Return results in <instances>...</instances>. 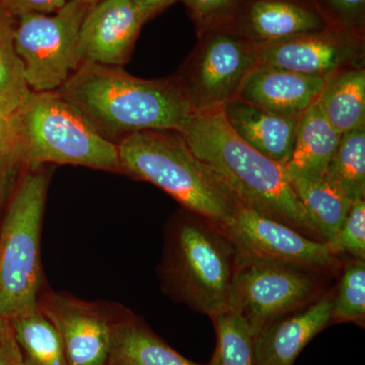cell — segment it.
Listing matches in <instances>:
<instances>
[{
    "label": "cell",
    "mask_w": 365,
    "mask_h": 365,
    "mask_svg": "<svg viewBox=\"0 0 365 365\" xmlns=\"http://www.w3.org/2000/svg\"><path fill=\"white\" fill-rule=\"evenodd\" d=\"M230 26L250 42L267 45L323 30L329 24L300 0H251L240 6Z\"/></svg>",
    "instance_id": "cell-15"
},
{
    "label": "cell",
    "mask_w": 365,
    "mask_h": 365,
    "mask_svg": "<svg viewBox=\"0 0 365 365\" xmlns=\"http://www.w3.org/2000/svg\"><path fill=\"white\" fill-rule=\"evenodd\" d=\"M16 19L0 9V95L25 100L30 88L14 44Z\"/></svg>",
    "instance_id": "cell-26"
},
{
    "label": "cell",
    "mask_w": 365,
    "mask_h": 365,
    "mask_svg": "<svg viewBox=\"0 0 365 365\" xmlns=\"http://www.w3.org/2000/svg\"><path fill=\"white\" fill-rule=\"evenodd\" d=\"M230 128L240 138L279 165L292 158L299 117L281 116L235 98L222 108Z\"/></svg>",
    "instance_id": "cell-17"
},
{
    "label": "cell",
    "mask_w": 365,
    "mask_h": 365,
    "mask_svg": "<svg viewBox=\"0 0 365 365\" xmlns=\"http://www.w3.org/2000/svg\"><path fill=\"white\" fill-rule=\"evenodd\" d=\"M196 26L198 38L232 26L242 0H181Z\"/></svg>",
    "instance_id": "cell-27"
},
{
    "label": "cell",
    "mask_w": 365,
    "mask_h": 365,
    "mask_svg": "<svg viewBox=\"0 0 365 365\" xmlns=\"http://www.w3.org/2000/svg\"><path fill=\"white\" fill-rule=\"evenodd\" d=\"M112 365L201 364L173 349L140 317L125 307L115 331Z\"/></svg>",
    "instance_id": "cell-19"
},
{
    "label": "cell",
    "mask_w": 365,
    "mask_h": 365,
    "mask_svg": "<svg viewBox=\"0 0 365 365\" xmlns=\"http://www.w3.org/2000/svg\"><path fill=\"white\" fill-rule=\"evenodd\" d=\"M259 66L276 67L326 79L349 67L364 66V36L329 26L267 45H257Z\"/></svg>",
    "instance_id": "cell-12"
},
{
    "label": "cell",
    "mask_w": 365,
    "mask_h": 365,
    "mask_svg": "<svg viewBox=\"0 0 365 365\" xmlns=\"http://www.w3.org/2000/svg\"><path fill=\"white\" fill-rule=\"evenodd\" d=\"M50 174L25 169L9 197L0 228V319L38 306L43 292L41 234Z\"/></svg>",
    "instance_id": "cell-6"
},
{
    "label": "cell",
    "mask_w": 365,
    "mask_h": 365,
    "mask_svg": "<svg viewBox=\"0 0 365 365\" xmlns=\"http://www.w3.org/2000/svg\"><path fill=\"white\" fill-rule=\"evenodd\" d=\"M325 79L270 66H257L237 98L281 116L299 117L318 100Z\"/></svg>",
    "instance_id": "cell-16"
},
{
    "label": "cell",
    "mask_w": 365,
    "mask_h": 365,
    "mask_svg": "<svg viewBox=\"0 0 365 365\" xmlns=\"http://www.w3.org/2000/svg\"><path fill=\"white\" fill-rule=\"evenodd\" d=\"M58 91L116 144L139 131L181 132L197 113L177 74L144 79L122 67L83 63Z\"/></svg>",
    "instance_id": "cell-1"
},
{
    "label": "cell",
    "mask_w": 365,
    "mask_h": 365,
    "mask_svg": "<svg viewBox=\"0 0 365 365\" xmlns=\"http://www.w3.org/2000/svg\"><path fill=\"white\" fill-rule=\"evenodd\" d=\"M334 289L299 311L264 327L254 340L258 365H294L299 353L327 327L333 325Z\"/></svg>",
    "instance_id": "cell-14"
},
{
    "label": "cell",
    "mask_w": 365,
    "mask_h": 365,
    "mask_svg": "<svg viewBox=\"0 0 365 365\" xmlns=\"http://www.w3.org/2000/svg\"><path fill=\"white\" fill-rule=\"evenodd\" d=\"M341 271L339 284L334 288L333 324L364 327L365 260L352 259Z\"/></svg>",
    "instance_id": "cell-25"
},
{
    "label": "cell",
    "mask_w": 365,
    "mask_h": 365,
    "mask_svg": "<svg viewBox=\"0 0 365 365\" xmlns=\"http://www.w3.org/2000/svg\"><path fill=\"white\" fill-rule=\"evenodd\" d=\"M83 1L86 2V4H90V6H93V4H97L100 0H83Z\"/></svg>",
    "instance_id": "cell-36"
},
{
    "label": "cell",
    "mask_w": 365,
    "mask_h": 365,
    "mask_svg": "<svg viewBox=\"0 0 365 365\" xmlns=\"http://www.w3.org/2000/svg\"><path fill=\"white\" fill-rule=\"evenodd\" d=\"M122 174L151 182L182 208L222 227L232 218L235 201L230 192L175 130H144L117 143Z\"/></svg>",
    "instance_id": "cell-5"
},
{
    "label": "cell",
    "mask_w": 365,
    "mask_h": 365,
    "mask_svg": "<svg viewBox=\"0 0 365 365\" xmlns=\"http://www.w3.org/2000/svg\"><path fill=\"white\" fill-rule=\"evenodd\" d=\"M25 168L11 151H0V208L11 195Z\"/></svg>",
    "instance_id": "cell-31"
},
{
    "label": "cell",
    "mask_w": 365,
    "mask_h": 365,
    "mask_svg": "<svg viewBox=\"0 0 365 365\" xmlns=\"http://www.w3.org/2000/svg\"><path fill=\"white\" fill-rule=\"evenodd\" d=\"M0 365H24L20 349L9 328V322L4 335L0 338Z\"/></svg>",
    "instance_id": "cell-33"
},
{
    "label": "cell",
    "mask_w": 365,
    "mask_h": 365,
    "mask_svg": "<svg viewBox=\"0 0 365 365\" xmlns=\"http://www.w3.org/2000/svg\"><path fill=\"white\" fill-rule=\"evenodd\" d=\"M180 133L235 200L324 242L318 225L292 189L285 168L240 138L222 109L197 112Z\"/></svg>",
    "instance_id": "cell-2"
},
{
    "label": "cell",
    "mask_w": 365,
    "mask_h": 365,
    "mask_svg": "<svg viewBox=\"0 0 365 365\" xmlns=\"http://www.w3.org/2000/svg\"><path fill=\"white\" fill-rule=\"evenodd\" d=\"M235 201L232 218L222 228L235 250L237 262H266L307 269L326 276L341 272L343 265L326 242L300 234Z\"/></svg>",
    "instance_id": "cell-10"
},
{
    "label": "cell",
    "mask_w": 365,
    "mask_h": 365,
    "mask_svg": "<svg viewBox=\"0 0 365 365\" xmlns=\"http://www.w3.org/2000/svg\"><path fill=\"white\" fill-rule=\"evenodd\" d=\"M211 319L216 346L207 365H258L253 335L241 314L227 309Z\"/></svg>",
    "instance_id": "cell-24"
},
{
    "label": "cell",
    "mask_w": 365,
    "mask_h": 365,
    "mask_svg": "<svg viewBox=\"0 0 365 365\" xmlns=\"http://www.w3.org/2000/svg\"><path fill=\"white\" fill-rule=\"evenodd\" d=\"M68 0H0V9L16 19L25 14L55 13Z\"/></svg>",
    "instance_id": "cell-30"
},
{
    "label": "cell",
    "mask_w": 365,
    "mask_h": 365,
    "mask_svg": "<svg viewBox=\"0 0 365 365\" xmlns=\"http://www.w3.org/2000/svg\"><path fill=\"white\" fill-rule=\"evenodd\" d=\"M318 103L341 135L365 127V69L349 67L324 81Z\"/></svg>",
    "instance_id": "cell-20"
},
{
    "label": "cell",
    "mask_w": 365,
    "mask_h": 365,
    "mask_svg": "<svg viewBox=\"0 0 365 365\" xmlns=\"http://www.w3.org/2000/svg\"><path fill=\"white\" fill-rule=\"evenodd\" d=\"M288 179L300 203L318 225L324 242L329 241L342 227L353 203L334 189L325 177Z\"/></svg>",
    "instance_id": "cell-22"
},
{
    "label": "cell",
    "mask_w": 365,
    "mask_h": 365,
    "mask_svg": "<svg viewBox=\"0 0 365 365\" xmlns=\"http://www.w3.org/2000/svg\"><path fill=\"white\" fill-rule=\"evenodd\" d=\"M38 306L58 331L69 365H112L115 331L125 307L43 292Z\"/></svg>",
    "instance_id": "cell-11"
},
{
    "label": "cell",
    "mask_w": 365,
    "mask_h": 365,
    "mask_svg": "<svg viewBox=\"0 0 365 365\" xmlns=\"http://www.w3.org/2000/svg\"><path fill=\"white\" fill-rule=\"evenodd\" d=\"M338 19L336 28L364 36L365 0H323Z\"/></svg>",
    "instance_id": "cell-29"
},
{
    "label": "cell",
    "mask_w": 365,
    "mask_h": 365,
    "mask_svg": "<svg viewBox=\"0 0 365 365\" xmlns=\"http://www.w3.org/2000/svg\"><path fill=\"white\" fill-rule=\"evenodd\" d=\"M235 266V250L220 225L184 208L170 218L158 271L170 299L213 318L227 309Z\"/></svg>",
    "instance_id": "cell-3"
},
{
    "label": "cell",
    "mask_w": 365,
    "mask_h": 365,
    "mask_svg": "<svg viewBox=\"0 0 365 365\" xmlns=\"http://www.w3.org/2000/svg\"><path fill=\"white\" fill-rule=\"evenodd\" d=\"M325 180L354 203L365 199V127L342 134Z\"/></svg>",
    "instance_id": "cell-23"
},
{
    "label": "cell",
    "mask_w": 365,
    "mask_h": 365,
    "mask_svg": "<svg viewBox=\"0 0 365 365\" xmlns=\"http://www.w3.org/2000/svg\"><path fill=\"white\" fill-rule=\"evenodd\" d=\"M326 244L336 256L347 254L365 260V199L352 204L342 227Z\"/></svg>",
    "instance_id": "cell-28"
},
{
    "label": "cell",
    "mask_w": 365,
    "mask_h": 365,
    "mask_svg": "<svg viewBox=\"0 0 365 365\" xmlns=\"http://www.w3.org/2000/svg\"><path fill=\"white\" fill-rule=\"evenodd\" d=\"M23 101L0 95V151H7L11 121Z\"/></svg>",
    "instance_id": "cell-32"
},
{
    "label": "cell",
    "mask_w": 365,
    "mask_h": 365,
    "mask_svg": "<svg viewBox=\"0 0 365 365\" xmlns=\"http://www.w3.org/2000/svg\"><path fill=\"white\" fill-rule=\"evenodd\" d=\"M144 23L134 0H100L93 4L79 29L81 63L125 66Z\"/></svg>",
    "instance_id": "cell-13"
},
{
    "label": "cell",
    "mask_w": 365,
    "mask_h": 365,
    "mask_svg": "<svg viewBox=\"0 0 365 365\" xmlns=\"http://www.w3.org/2000/svg\"><path fill=\"white\" fill-rule=\"evenodd\" d=\"M7 151L25 169L57 163L122 174L117 144L101 135L59 91H30L11 121Z\"/></svg>",
    "instance_id": "cell-4"
},
{
    "label": "cell",
    "mask_w": 365,
    "mask_h": 365,
    "mask_svg": "<svg viewBox=\"0 0 365 365\" xmlns=\"http://www.w3.org/2000/svg\"><path fill=\"white\" fill-rule=\"evenodd\" d=\"M341 136L327 120L316 101L297 121L294 151L284 167L288 176L325 177Z\"/></svg>",
    "instance_id": "cell-18"
},
{
    "label": "cell",
    "mask_w": 365,
    "mask_h": 365,
    "mask_svg": "<svg viewBox=\"0 0 365 365\" xmlns=\"http://www.w3.org/2000/svg\"><path fill=\"white\" fill-rule=\"evenodd\" d=\"M257 66V45L230 26L199 38L177 76L196 111L205 112L237 98L245 78Z\"/></svg>",
    "instance_id": "cell-9"
},
{
    "label": "cell",
    "mask_w": 365,
    "mask_h": 365,
    "mask_svg": "<svg viewBox=\"0 0 365 365\" xmlns=\"http://www.w3.org/2000/svg\"><path fill=\"white\" fill-rule=\"evenodd\" d=\"M7 327V321L6 319H0V338L4 335V331H6Z\"/></svg>",
    "instance_id": "cell-35"
},
{
    "label": "cell",
    "mask_w": 365,
    "mask_h": 365,
    "mask_svg": "<svg viewBox=\"0 0 365 365\" xmlns=\"http://www.w3.org/2000/svg\"><path fill=\"white\" fill-rule=\"evenodd\" d=\"M24 365H69L56 327L39 306L7 319Z\"/></svg>",
    "instance_id": "cell-21"
},
{
    "label": "cell",
    "mask_w": 365,
    "mask_h": 365,
    "mask_svg": "<svg viewBox=\"0 0 365 365\" xmlns=\"http://www.w3.org/2000/svg\"><path fill=\"white\" fill-rule=\"evenodd\" d=\"M91 6L68 0L55 13L16 18L14 44L30 91H58L81 66L79 29Z\"/></svg>",
    "instance_id": "cell-7"
},
{
    "label": "cell",
    "mask_w": 365,
    "mask_h": 365,
    "mask_svg": "<svg viewBox=\"0 0 365 365\" xmlns=\"http://www.w3.org/2000/svg\"><path fill=\"white\" fill-rule=\"evenodd\" d=\"M134 1L143 13L145 21H148L170 4H174L176 0H134Z\"/></svg>",
    "instance_id": "cell-34"
},
{
    "label": "cell",
    "mask_w": 365,
    "mask_h": 365,
    "mask_svg": "<svg viewBox=\"0 0 365 365\" xmlns=\"http://www.w3.org/2000/svg\"><path fill=\"white\" fill-rule=\"evenodd\" d=\"M325 277L284 264L237 262L227 309L241 314L255 340L268 324L309 306L325 294Z\"/></svg>",
    "instance_id": "cell-8"
}]
</instances>
